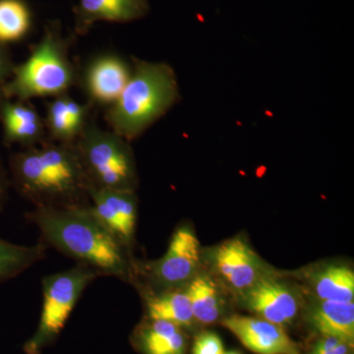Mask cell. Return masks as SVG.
I'll return each instance as SVG.
<instances>
[{"instance_id": "ac0fdd59", "label": "cell", "mask_w": 354, "mask_h": 354, "mask_svg": "<svg viewBox=\"0 0 354 354\" xmlns=\"http://www.w3.org/2000/svg\"><path fill=\"white\" fill-rule=\"evenodd\" d=\"M185 292L189 298L195 322L211 325L220 320L223 301L213 279L207 274H196L188 281Z\"/></svg>"}, {"instance_id": "9a60e30c", "label": "cell", "mask_w": 354, "mask_h": 354, "mask_svg": "<svg viewBox=\"0 0 354 354\" xmlns=\"http://www.w3.org/2000/svg\"><path fill=\"white\" fill-rule=\"evenodd\" d=\"M75 32L88 34L100 22L128 23L142 19L150 11L148 0H79L73 8Z\"/></svg>"}, {"instance_id": "4316f807", "label": "cell", "mask_w": 354, "mask_h": 354, "mask_svg": "<svg viewBox=\"0 0 354 354\" xmlns=\"http://www.w3.org/2000/svg\"><path fill=\"white\" fill-rule=\"evenodd\" d=\"M223 354H243L241 353V351H225Z\"/></svg>"}, {"instance_id": "d4e9b609", "label": "cell", "mask_w": 354, "mask_h": 354, "mask_svg": "<svg viewBox=\"0 0 354 354\" xmlns=\"http://www.w3.org/2000/svg\"><path fill=\"white\" fill-rule=\"evenodd\" d=\"M15 65L8 46L0 43V87L12 75Z\"/></svg>"}, {"instance_id": "5b68a950", "label": "cell", "mask_w": 354, "mask_h": 354, "mask_svg": "<svg viewBox=\"0 0 354 354\" xmlns=\"http://www.w3.org/2000/svg\"><path fill=\"white\" fill-rule=\"evenodd\" d=\"M74 144L92 187L135 191L136 165L129 141L90 120Z\"/></svg>"}, {"instance_id": "2e32d148", "label": "cell", "mask_w": 354, "mask_h": 354, "mask_svg": "<svg viewBox=\"0 0 354 354\" xmlns=\"http://www.w3.org/2000/svg\"><path fill=\"white\" fill-rule=\"evenodd\" d=\"M306 321L318 335H332L353 346V302L319 300L307 310Z\"/></svg>"}, {"instance_id": "ba28073f", "label": "cell", "mask_w": 354, "mask_h": 354, "mask_svg": "<svg viewBox=\"0 0 354 354\" xmlns=\"http://www.w3.org/2000/svg\"><path fill=\"white\" fill-rule=\"evenodd\" d=\"M132 65L116 53H102L93 57L79 72L78 86L94 108L113 106L127 85Z\"/></svg>"}, {"instance_id": "44dd1931", "label": "cell", "mask_w": 354, "mask_h": 354, "mask_svg": "<svg viewBox=\"0 0 354 354\" xmlns=\"http://www.w3.org/2000/svg\"><path fill=\"white\" fill-rule=\"evenodd\" d=\"M46 249L48 247L41 242L34 246H23L0 239V283L19 276L44 260Z\"/></svg>"}, {"instance_id": "e0dca14e", "label": "cell", "mask_w": 354, "mask_h": 354, "mask_svg": "<svg viewBox=\"0 0 354 354\" xmlns=\"http://www.w3.org/2000/svg\"><path fill=\"white\" fill-rule=\"evenodd\" d=\"M137 346L143 354H186L187 339L183 328L164 320H151L136 332Z\"/></svg>"}, {"instance_id": "d6986e66", "label": "cell", "mask_w": 354, "mask_h": 354, "mask_svg": "<svg viewBox=\"0 0 354 354\" xmlns=\"http://www.w3.org/2000/svg\"><path fill=\"white\" fill-rule=\"evenodd\" d=\"M148 319L164 320L180 328L194 326V317L185 290H171L152 293L146 297Z\"/></svg>"}, {"instance_id": "603a6c76", "label": "cell", "mask_w": 354, "mask_h": 354, "mask_svg": "<svg viewBox=\"0 0 354 354\" xmlns=\"http://www.w3.org/2000/svg\"><path fill=\"white\" fill-rule=\"evenodd\" d=\"M353 346L332 335H319L307 354H351Z\"/></svg>"}, {"instance_id": "7a4b0ae2", "label": "cell", "mask_w": 354, "mask_h": 354, "mask_svg": "<svg viewBox=\"0 0 354 354\" xmlns=\"http://www.w3.org/2000/svg\"><path fill=\"white\" fill-rule=\"evenodd\" d=\"M14 187L34 207L88 205L91 184L75 144L46 140L10 158Z\"/></svg>"}, {"instance_id": "52a82bcc", "label": "cell", "mask_w": 354, "mask_h": 354, "mask_svg": "<svg viewBox=\"0 0 354 354\" xmlns=\"http://www.w3.org/2000/svg\"><path fill=\"white\" fill-rule=\"evenodd\" d=\"M200 262V243L189 227L177 228L167 252L160 259L144 269L153 285L162 291L177 290L197 274Z\"/></svg>"}, {"instance_id": "4fadbf2b", "label": "cell", "mask_w": 354, "mask_h": 354, "mask_svg": "<svg viewBox=\"0 0 354 354\" xmlns=\"http://www.w3.org/2000/svg\"><path fill=\"white\" fill-rule=\"evenodd\" d=\"M0 123L7 146L29 148L48 140L44 118L30 102L0 95Z\"/></svg>"}, {"instance_id": "3957f363", "label": "cell", "mask_w": 354, "mask_h": 354, "mask_svg": "<svg viewBox=\"0 0 354 354\" xmlns=\"http://www.w3.org/2000/svg\"><path fill=\"white\" fill-rule=\"evenodd\" d=\"M131 59L127 85L113 106L104 109L109 130L129 142L141 136L179 99L176 73L169 64Z\"/></svg>"}, {"instance_id": "ffe728a7", "label": "cell", "mask_w": 354, "mask_h": 354, "mask_svg": "<svg viewBox=\"0 0 354 354\" xmlns=\"http://www.w3.org/2000/svg\"><path fill=\"white\" fill-rule=\"evenodd\" d=\"M314 291L319 300L353 302L354 274L344 266H330L317 272L313 279Z\"/></svg>"}, {"instance_id": "30bf717a", "label": "cell", "mask_w": 354, "mask_h": 354, "mask_svg": "<svg viewBox=\"0 0 354 354\" xmlns=\"http://www.w3.org/2000/svg\"><path fill=\"white\" fill-rule=\"evenodd\" d=\"M247 309L259 318L285 328L293 322L299 312L297 292L278 279L263 276L243 292Z\"/></svg>"}, {"instance_id": "6da1fadb", "label": "cell", "mask_w": 354, "mask_h": 354, "mask_svg": "<svg viewBox=\"0 0 354 354\" xmlns=\"http://www.w3.org/2000/svg\"><path fill=\"white\" fill-rule=\"evenodd\" d=\"M27 216L46 247L57 249L100 276L131 281L134 266L127 249L95 218L88 205L34 207Z\"/></svg>"}, {"instance_id": "5bb4252c", "label": "cell", "mask_w": 354, "mask_h": 354, "mask_svg": "<svg viewBox=\"0 0 354 354\" xmlns=\"http://www.w3.org/2000/svg\"><path fill=\"white\" fill-rule=\"evenodd\" d=\"M95 108L90 102H77L69 93L57 95L46 104L48 139L62 144H74L91 120Z\"/></svg>"}, {"instance_id": "8992f818", "label": "cell", "mask_w": 354, "mask_h": 354, "mask_svg": "<svg viewBox=\"0 0 354 354\" xmlns=\"http://www.w3.org/2000/svg\"><path fill=\"white\" fill-rule=\"evenodd\" d=\"M100 274L86 265L77 263L66 271L43 279V308L37 334L29 348L36 353L64 329L79 298Z\"/></svg>"}, {"instance_id": "9c48e42d", "label": "cell", "mask_w": 354, "mask_h": 354, "mask_svg": "<svg viewBox=\"0 0 354 354\" xmlns=\"http://www.w3.org/2000/svg\"><path fill=\"white\" fill-rule=\"evenodd\" d=\"M88 207L106 230L129 249L137 223L135 191L104 189L91 186Z\"/></svg>"}, {"instance_id": "7c38bea8", "label": "cell", "mask_w": 354, "mask_h": 354, "mask_svg": "<svg viewBox=\"0 0 354 354\" xmlns=\"http://www.w3.org/2000/svg\"><path fill=\"white\" fill-rule=\"evenodd\" d=\"M214 262L218 274L227 285L242 293L264 276L257 254L241 237L216 247Z\"/></svg>"}, {"instance_id": "484cf974", "label": "cell", "mask_w": 354, "mask_h": 354, "mask_svg": "<svg viewBox=\"0 0 354 354\" xmlns=\"http://www.w3.org/2000/svg\"><path fill=\"white\" fill-rule=\"evenodd\" d=\"M8 179H7L6 171L0 162V209L4 205L7 197V191H8Z\"/></svg>"}, {"instance_id": "cb8c5ba5", "label": "cell", "mask_w": 354, "mask_h": 354, "mask_svg": "<svg viewBox=\"0 0 354 354\" xmlns=\"http://www.w3.org/2000/svg\"><path fill=\"white\" fill-rule=\"evenodd\" d=\"M225 353L221 339L216 333H200L195 337L192 346V354H223Z\"/></svg>"}, {"instance_id": "8fae6325", "label": "cell", "mask_w": 354, "mask_h": 354, "mask_svg": "<svg viewBox=\"0 0 354 354\" xmlns=\"http://www.w3.org/2000/svg\"><path fill=\"white\" fill-rule=\"evenodd\" d=\"M249 351L257 354H301L285 328L255 317L232 315L221 320Z\"/></svg>"}, {"instance_id": "277c9868", "label": "cell", "mask_w": 354, "mask_h": 354, "mask_svg": "<svg viewBox=\"0 0 354 354\" xmlns=\"http://www.w3.org/2000/svg\"><path fill=\"white\" fill-rule=\"evenodd\" d=\"M71 39L64 36L59 23H48L27 59L15 65L12 75L0 87V95L30 102L55 97L78 86L79 70L70 57Z\"/></svg>"}, {"instance_id": "7402d4cb", "label": "cell", "mask_w": 354, "mask_h": 354, "mask_svg": "<svg viewBox=\"0 0 354 354\" xmlns=\"http://www.w3.org/2000/svg\"><path fill=\"white\" fill-rule=\"evenodd\" d=\"M31 23V12L23 0H0V43L20 41L30 31Z\"/></svg>"}]
</instances>
